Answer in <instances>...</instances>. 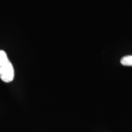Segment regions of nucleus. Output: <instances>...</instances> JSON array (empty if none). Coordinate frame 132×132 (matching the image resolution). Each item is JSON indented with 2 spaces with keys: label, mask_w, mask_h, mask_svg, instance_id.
<instances>
[{
  "label": "nucleus",
  "mask_w": 132,
  "mask_h": 132,
  "mask_svg": "<svg viewBox=\"0 0 132 132\" xmlns=\"http://www.w3.org/2000/svg\"><path fill=\"white\" fill-rule=\"evenodd\" d=\"M120 63L125 66H132V56H126L120 60Z\"/></svg>",
  "instance_id": "obj_2"
},
{
  "label": "nucleus",
  "mask_w": 132,
  "mask_h": 132,
  "mask_svg": "<svg viewBox=\"0 0 132 132\" xmlns=\"http://www.w3.org/2000/svg\"><path fill=\"white\" fill-rule=\"evenodd\" d=\"M0 78L4 82H9L14 80V69L8 59L6 52L0 50Z\"/></svg>",
  "instance_id": "obj_1"
}]
</instances>
